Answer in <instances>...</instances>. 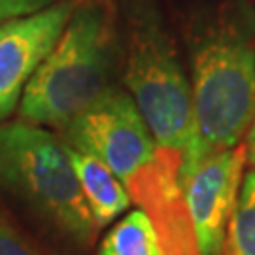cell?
Masks as SVG:
<instances>
[{
	"label": "cell",
	"instance_id": "1",
	"mask_svg": "<svg viewBox=\"0 0 255 255\" xmlns=\"http://www.w3.org/2000/svg\"><path fill=\"white\" fill-rule=\"evenodd\" d=\"M63 130L66 146L91 153L116 174L130 202L151 219L163 255H199L182 187L163 170L130 95L112 85Z\"/></svg>",
	"mask_w": 255,
	"mask_h": 255
},
{
	"label": "cell",
	"instance_id": "2",
	"mask_svg": "<svg viewBox=\"0 0 255 255\" xmlns=\"http://www.w3.org/2000/svg\"><path fill=\"white\" fill-rule=\"evenodd\" d=\"M116 53L118 34L110 4L76 0L63 34L21 97V121L64 128L112 87Z\"/></svg>",
	"mask_w": 255,
	"mask_h": 255
},
{
	"label": "cell",
	"instance_id": "3",
	"mask_svg": "<svg viewBox=\"0 0 255 255\" xmlns=\"http://www.w3.org/2000/svg\"><path fill=\"white\" fill-rule=\"evenodd\" d=\"M255 118V49L235 27H219L193 53L191 134L185 178L206 159L240 144Z\"/></svg>",
	"mask_w": 255,
	"mask_h": 255
},
{
	"label": "cell",
	"instance_id": "4",
	"mask_svg": "<svg viewBox=\"0 0 255 255\" xmlns=\"http://www.w3.org/2000/svg\"><path fill=\"white\" fill-rule=\"evenodd\" d=\"M125 83L153 138L163 170L182 187L191 134V85L163 21L147 2L132 4L127 15Z\"/></svg>",
	"mask_w": 255,
	"mask_h": 255
},
{
	"label": "cell",
	"instance_id": "5",
	"mask_svg": "<svg viewBox=\"0 0 255 255\" xmlns=\"http://www.w3.org/2000/svg\"><path fill=\"white\" fill-rule=\"evenodd\" d=\"M0 187L27 202L76 244L99 231L74 172L68 146L27 121L0 125Z\"/></svg>",
	"mask_w": 255,
	"mask_h": 255
},
{
	"label": "cell",
	"instance_id": "6",
	"mask_svg": "<svg viewBox=\"0 0 255 255\" xmlns=\"http://www.w3.org/2000/svg\"><path fill=\"white\" fill-rule=\"evenodd\" d=\"M76 0L0 23V125L13 114L28 82L46 61L72 15Z\"/></svg>",
	"mask_w": 255,
	"mask_h": 255
},
{
	"label": "cell",
	"instance_id": "7",
	"mask_svg": "<svg viewBox=\"0 0 255 255\" xmlns=\"http://www.w3.org/2000/svg\"><path fill=\"white\" fill-rule=\"evenodd\" d=\"M246 146L214 155L199 164L182 185L199 255H221L231 214L244 180Z\"/></svg>",
	"mask_w": 255,
	"mask_h": 255
},
{
	"label": "cell",
	"instance_id": "8",
	"mask_svg": "<svg viewBox=\"0 0 255 255\" xmlns=\"http://www.w3.org/2000/svg\"><path fill=\"white\" fill-rule=\"evenodd\" d=\"M74 172L97 229L106 227L128 208L130 197L116 174L91 153L68 146Z\"/></svg>",
	"mask_w": 255,
	"mask_h": 255
},
{
	"label": "cell",
	"instance_id": "9",
	"mask_svg": "<svg viewBox=\"0 0 255 255\" xmlns=\"http://www.w3.org/2000/svg\"><path fill=\"white\" fill-rule=\"evenodd\" d=\"M101 255H163V250L151 219L142 210H132L110 229Z\"/></svg>",
	"mask_w": 255,
	"mask_h": 255
},
{
	"label": "cell",
	"instance_id": "10",
	"mask_svg": "<svg viewBox=\"0 0 255 255\" xmlns=\"http://www.w3.org/2000/svg\"><path fill=\"white\" fill-rule=\"evenodd\" d=\"M221 255H255V170L244 174Z\"/></svg>",
	"mask_w": 255,
	"mask_h": 255
},
{
	"label": "cell",
	"instance_id": "11",
	"mask_svg": "<svg viewBox=\"0 0 255 255\" xmlns=\"http://www.w3.org/2000/svg\"><path fill=\"white\" fill-rule=\"evenodd\" d=\"M0 255H40L0 210Z\"/></svg>",
	"mask_w": 255,
	"mask_h": 255
},
{
	"label": "cell",
	"instance_id": "12",
	"mask_svg": "<svg viewBox=\"0 0 255 255\" xmlns=\"http://www.w3.org/2000/svg\"><path fill=\"white\" fill-rule=\"evenodd\" d=\"M59 0H0V19L25 17L57 4Z\"/></svg>",
	"mask_w": 255,
	"mask_h": 255
},
{
	"label": "cell",
	"instance_id": "13",
	"mask_svg": "<svg viewBox=\"0 0 255 255\" xmlns=\"http://www.w3.org/2000/svg\"><path fill=\"white\" fill-rule=\"evenodd\" d=\"M246 161L252 163V166L255 168V118L252 121V127L248 128L246 132Z\"/></svg>",
	"mask_w": 255,
	"mask_h": 255
}]
</instances>
